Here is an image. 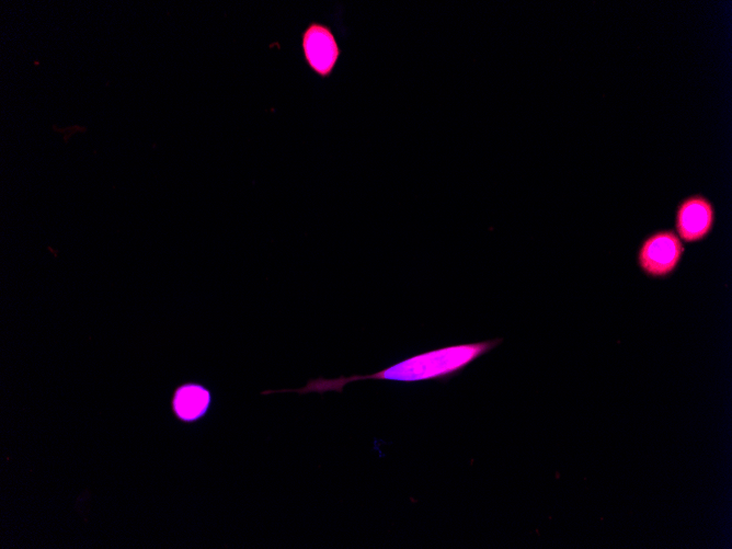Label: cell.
Here are the masks:
<instances>
[{
  "mask_svg": "<svg viewBox=\"0 0 732 549\" xmlns=\"http://www.w3.org/2000/svg\"><path fill=\"white\" fill-rule=\"evenodd\" d=\"M503 342L502 338L472 343L448 345L416 354L369 375L340 376L338 378L310 379L297 389L265 390L262 394L296 392L299 394L342 392L344 387L359 380H385L394 382L447 381L459 375L467 366L491 352Z\"/></svg>",
  "mask_w": 732,
  "mask_h": 549,
  "instance_id": "6da1fadb",
  "label": "cell"
},
{
  "mask_svg": "<svg viewBox=\"0 0 732 549\" xmlns=\"http://www.w3.org/2000/svg\"><path fill=\"white\" fill-rule=\"evenodd\" d=\"M684 252V244L673 229L656 230L641 241L637 264L645 276L663 279L678 268Z\"/></svg>",
  "mask_w": 732,
  "mask_h": 549,
  "instance_id": "7a4b0ae2",
  "label": "cell"
},
{
  "mask_svg": "<svg viewBox=\"0 0 732 549\" xmlns=\"http://www.w3.org/2000/svg\"><path fill=\"white\" fill-rule=\"evenodd\" d=\"M716 219L713 204L701 194L682 199L675 211V231L684 242L694 243L706 239Z\"/></svg>",
  "mask_w": 732,
  "mask_h": 549,
  "instance_id": "3957f363",
  "label": "cell"
},
{
  "mask_svg": "<svg viewBox=\"0 0 732 549\" xmlns=\"http://www.w3.org/2000/svg\"><path fill=\"white\" fill-rule=\"evenodd\" d=\"M305 53L308 61L319 73H328L339 55L332 34L322 26H312L305 35Z\"/></svg>",
  "mask_w": 732,
  "mask_h": 549,
  "instance_id": "277c9868",
  "label": "cell"
},
{
  "mask_svg": "<svg viewBox=\"0 0 732 549\" xmlns=\"http://www.w3.org/2000/svg\"><path fill=\"white\" fill-rule=\"evenodd\" d=\"M210 392L199 384L190 382L180 386L173 396L172 408L176 416L186 422L202 418L210 404Z\"/></svg>",
  "mask_w": 732,
  "mask_h": 549,
  "instance_id": "5b68a950",
  "label": "cell"
}]
</instances>
